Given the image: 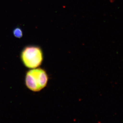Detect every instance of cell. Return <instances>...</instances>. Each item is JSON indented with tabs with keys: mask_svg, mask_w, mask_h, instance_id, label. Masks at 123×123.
<instances>
[{
	"mask_svg": "<svg viewBox=\"0 0 123 123\" xmlns=\"http://www.w3.org/2000/svg\"><path fill=\"white\" fill-rule=\"evenodd\" d=\"M48 76L44 69L32 68L28 71L25 77V84L33 92H39L47 86Z\"/></svg>",
	"mask_w": 123,
	"mask_h": 123,
	"instance_id": "obj_1",
	"label": "cell"
},
{
	"mask_svg": "<svg viewBox=\"0 0 123 123\" xmlns=\"http://www.w3.org/2000/svg\"><path fill=\"white\" fill-rule=\"evenodd\" d=\"M21 59L25 66L28 68H36L41 65L43 59V51L40 47L28 45L21 52Z\"/></svg>",
	"mask_w": 123,
	"mask_h": 123,
	"instance_id": "obj_2",
	"label": "cell"
},
{
	"mask_svg": "<svg viewBox=\"0 0 123 123\" xmlns=\"http://www.w3.org/2000/svg\"><path fill=\"white\" fill-rule=\"evenodd\" d=\"M13 34L15 37L18 38H21L23 36V31L21 28L19 27H16L14 29Z\"/></svg>",
	"mask_w": 123,
	"mask_h": 123,
	"instance_id": "obj_3",
	"label": "cell"
}]
</instances>
